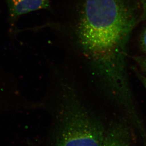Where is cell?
I'll use <instances>...</instances> for the list:
<instances>
[{
  "label": "cell",
  "mask_w": 146,
  "mask_h": 146,
  "mask_svg": "<svg viewBox=\"0 0 146 146\" xmlns=\"http://www.w3.org/2000/svg\"><path fill=\"white\" fill-rule=\"evenodd\" d=\"M52 13L28 31H50L59 46L82 56L113 99L130 97L128 47L141 22L137 1L65 0Z\"/></svg>",
  "instance_id": "cell-1"
},
{
  "label": "cell",
  "mask_w": 146,
  "mask_h": 146,
  "mask_svg": "<svg viewBox=\"0 0 146 146\" xmlns=\"http://www.w3.org/2000/svg\"><path fill=\"white\" fill-rule=\"evenodd\" d=\"M62 93L52 136L54 146H103L106 130L68 86Z\"/></svg>",
  "instance_id": "cell-2"
},
{
  "label": "cell",
  "mask_w": 146,
  "mask_h": 146,
  "mask_svg": "<svg viewBox=\"0 0 146 146\" xmlns=\"http://www.w3.org/2000/svg\"><path fill=\"white\" fill-rule=\"evenodd\" d=\"M8 10L9 34L15 36L19 19L35 11L45 10L52 13V0H6Z\"/></svg>",
  "instance_id": "cell-3"
},
{
  "label": "cell",
  "mask_w": 146,
  "mask_h": 146,
  "mask_svg": "<svg viewBox=\"0 0 146 146\" xmlns=\"http://www.w3.org/2000/svg\"><path fill=\"white\" fill-rule=\"evenodd\" d=\"M131 139L127 126L117 123L106 130L103 146H132Z\"/></svg>",
  "instance_id": "cell-4"
},
{
  "label": "cell",
  "mask_w": 146,
  "mask_h": 146,
  "mask_svg": "<svg viewBox=\"0 0 146 146\" xmlns=\"http://www.w3.org/2000/svg\"><path fill=\"white\" fill-rule=\"evenodd\" d=\"M132 58L139 69L143 72L144 75L146 77V57L141 56H135Z\"/></svg>",
  "instance_id": "cell-5"
},
{
  "label": "cell",
  "mask_w": 146,
  "mask_h": 146,
  "mask_svg": "<svg viewBox=\"0 0 146 146\" xmlns=\"http://www.w3.org/2000/svg\"><path fill=\"white\" fill-rule=\"evenodd\" d=\"M139 6L141 22L146 21V0H137Z\"/></svg>",
  "instance_id": "cell-6"
},
{
  "label": "cell",
  "mask_w": 146,
  "mask_h": 146,
  "mask_svg": "<svg viewBox=\"0 0 146 146\" xmlns=\"http://www.w3.org/2000/svg\"><path fill=\"white\" fill-rule=\"evenodd\" d=\"M139 44L141 49L146 54V26L142 30L139 36Z\"/></svg>",
  "instance_id": "cell-7"
},
{
  "label": "cell",
  "mask_w": 146,
  "mask_h": 146,
  "mask_svg": "<svg viewBox=\"0 0 146 146\" xmlns=\"http://www.w3.org/2000/svg\"><path fill=\"white\" fill-rule=\"evenodd\" d=\"M135 72H136V75H137L138 78L140 79L141 82L143 84L144 86L145 87L146 90V77L144 76V75H142L141 72H138L137 70L134 69Z\"/></svg>",
  "instance_id": "cell-8"
}]
</instances>
